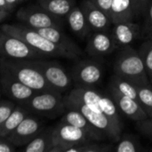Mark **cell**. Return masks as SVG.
Wrapping results in <instances>:
<instances>
[{"mask_svg": "<svg viewBox=\"0 0 152 152\" xmlns=\"http://www.w3.org/2000/svg\"><path fill=\"white\" fill-rule=\"evenodd\" d=\"M0 29L23 40L33 50L44 56L61 57L72 60L71 56L67 52L45 38L37 29L20 22L4 24L0 27Z\"/></svg>", "mask_w": 152, "mask_h": 152, "instance_id": "cell-1", "label": "cell"}, {"mask_svg": "<svg viewBox=\"0 0 152 152\" xmlns=\"http://www.w3.org/2000/svg\"><path fill=\"white\" fill-rule=\"evenodd\" d=\"M114 72L136 86L151 84L141 54L131 46H125L118 53L114 62Z\"/></svg>", "mask_w": 152, "mask_h": 152, "instance_id": "cell-2", "label": "cell"}, {"mask_svg": "<svg viewBox=\"0 0 152 152\" xmlns=\"http://www.w3.org/2000/svg\"><path fill=\"white\" fill-rule=\"evenodd\" d=\"M0 64L35 92L55 91L47 83L32 60H17L0 56Z\"/></svg>", "mask_w": 152, "mask_h": 152, "instance_id": "cell-3", "label": "cell"}, {"mask_svg": "<svg viewBox=\"0 0 152 152\" xmlns=\"http://www.w3.org/2000/svg\"><path fill=\"white\" fill-rule=\"evenodd\" d=\"M22 106L29 113L48 118H54L66 111L64 96L56 91L36 92Z\"/></svg>", "mask_w": 152, "mask_h": 152, "instance_id": "cell-4", "label": "cell"}, {"mask_svg": "<svg viewBox=\"0 0 152 152\" xmlns=\"http://www.w3.org/2000/svg\"><path fill=\"white\" fill-rule=\"evenodd\" d=\"M64 101L66 110H75L79 111L89 120V122H91L98 129L105 133V134L108 136V139L113 142H118L120 139L122 129L117 126L103 113L97 112L89 108L88 106L77 101L68 98L67 96H64Z\"/></svg>", "mask_w": 152, "mask_h": 152, "instance_id": "cell-5", "label": "cell"}, {"mask_svg": "<svg viewBox=\"0 0 152 152\" xmlns=\"http://www.w3.org/2000/svg\"><path fill=\"white\" fill-rule=\"evenodd\" d=\"M16 18L20 23L33 28H62V18L52 14L38 4L20 7L16 12Z\"/></svg>", "mask_w": 152, "mask_h": 152, "instance_id": "cell-6", "label": "cell"}, {"mask_svg": "<svg viewBox=\"0 0 152 152\" xmlns=\"http://www.w3.org/2000/svg\"><path fill=\"white\" fill-rule=\"evenodd\" d=\"M32 61L41 71L47 83L55 91L62 94L71 87L73 80L70 73H68L59 62L44 60L43 58L34 59Z\"/></svg>", "mask_w": 152, "mask_h": 152, "instance_id": "cell-7", "label": "cell"}, {"mask_svg": "<svg viewBox=\"0 0 152 152\" xmlns=\"http://www.w3.org/2000/svg\"><path fill=\"white\" fill-rule=\"evenodd\" d=\"M0 56L17 60H34L44 57L23 40L2 29H0Z\"/></svg>", "mask_w": 152, "mask_h": 152, "instance_id": "cell-8", "label": "cell"}, {"mask_svg": "<svg viewBox=\"0 0 152 152\" xmlns=\"http://www.w3.org/2000/svg\"><path fill=\"white\" fill-rule=\"evenodd\" d=\"M0 87L2 94L16 104H25L36 93L17 79L0 64Z\"/></svg>", "mask_w": 152, "mask_h": 152, "instance_id": "cell-9", "label": "cell"}, {"mask_svg": "<svg viewBox=\"0 0 152 152\" xmlns=\"http://www.w3.org/2000/svg\"><path fill=\"white\" fill-rule=\"evenodd\" d=\"M53 147L50 152H65L66 149L75 144L89 141L86 134L80 128L59 122L53 127Z\"/></svg>", "mask_w": 152, "mask_h": 152, "instance_id": "cell-10", "label": "cell"}, {"mask_svg": "<svg viewBox=\"0 0 152 152\" xmlns=\"http://www.w3.org/2000/svg\"><path fill=\"white\" fill-rule=\"evenodd\" d=\"M45 126L41 117L29 113L6 138L16 148H22L31 142Z\"/></svg>", "mask_w": 152, "mask_h": 152, "instance_id": "cell-11", "label": "cell"}, {"mask_svg": "<svg viewBox=\"0 0 152 152\" xmlns=\"http://www.w3.org/2000/svg\"><path fill=\"white\" fill-rule=\"evenodd\" d=\"M70 75L76 86L93 87L101 83L103 68L95 61H79L73 66Z\"/></svg>", "mask_w": 152, "mask_h": 152, "instance_id": "cell-12", "label": "cell"}, {"mask_svg": "<svg viewBox=\"0 0 152 152\" xmlns=\"http://www.w3.org/2000/svg\"><path fill=\"white\" fill-rule=\"evenodd\" d=\"M118 44L110 31H94L88 38L86 52L92 57L109 55L114 52Z\"/></svg>", "mask_w": 152, "mask_h": 152, "instance_id": "cell-13", "label": "cell"}, {"mask_svg": "<svg viewBox=\"0 0 152 152\" xmlns=\"http://www.w3.org/2000/svg\"><path fill=\"white\" fill-rule=\"evenodd\" d=\"M60 122L80 128L86 134L87 137L91 141L102 142L105 139H108V136L105 134V133L89 122V120L77 110H66V111L62 114Z\"/></svg>", "mask_w": 152, "mask_h": 152, "instance_id": "cell-14", "label": "cell"}, {"mask_svg": "<svg viewBox=\"0 0 152 152\" xmlns=\"http://www.w3.org/2000/svg\"><path fill=\"white\" fill-rule=\"evenodd\" d=\"M45 38L50 40L52 43L67 52L72 58V60H77L83 55V51L81 48L69 38L60 28H35Z\"/></svg>", "mask_w": 152, "mask_h": 152, "instance_id": "cell-15", "label": "cell"}, {"mask_svg": "<svg viewBox=\"0 0 152 152\" xmlns=\"http://www.w3.org/2000/svg\"><path fill=\"white\" fill-rule=\"evenodd\" d=\"M79 6L83 10L92 31H109L112 21L110 17L90 0L81 1Z\"/></svg>", "mask_w": 152, "mask_h": 152, "instance_id": "cell-16", "label": "cell"}, {"mask_svg": "<svg viewBox=\"0 0 152 152\" xmlns=\"http://www.w3.org/2000/svg\"><path fill=\"white\" fill-rule=\"evenodd\" d=\"M109 92L110 96L113 99L118 108L129 118L134 121H139L149 118L138 101L123 95L111 88H109Z\"/></svg>", "mask_w": 152, "mask_h": 152, "instance_id": "cell-17", "label": "cell"}, {"mask_svg": "<svg viewBox=\"0 0 152 152\" xmlns=\"http://www.w3.org/2000/svg\"><path fill=\"white\" fill-rule=\"evenodd\" d=\"M140 32L141 28L138 23L129 20L113 24L111 34L118 45L125 47L130 46L137 39Z\"/></svg>", "mask_w": 152, "mask_h": 152, "instance_id": "cell-18", "label": "cell"}, {"mask_svg": "<svg viewBox=\"0 0 152 152\" xmlns=\"http://www.w3.org/2000/svg\"><path fill=\"white\" fill-rule=\"evenodd\" d=\"M70 30L79 38L85 39L92 33V28L79 5H75L65 17Z\"/></svg>", "mask_w": 152, "mask_h": 152, "instance_id": "cell-19", "label": "cell"}, {"mask_svg": "<svg viewBox=\"0 0 152 152\" xmlns=\"http://www.w3.org/2000/svg\"><path fill=\"white\" fill-rule=\"evenodd\" d=\"M66 96L88 106L97 112L102 113L100 107V102L102 94L92 87L76 86V87H74Z\"/></svg>", "mask_w": 152, "mask_h": 152, "instance_id": "cell-20", "label": "cell"}, {"mask_svg": "<svg viewBox=\"0 0 152 152\" xmlns=\"http://www.w3.org/2000/svg\"><path fill=\"white\" fill-rule=\"evenodd\" d=\"M53 147V127L45 126L31 142L22 147V151L25 152H50Z\"/></svg>", "mask_w": 152, "mask_h": 152, "instance_id": "cell-21", "label": "cell"}, {"mask_svg": "<svg viewBox=\"0 0 152 152\" xmlns=\"http://www.w3.org/2000/svg\"><path fill=\"white\" fill-rule=\"evenodd\" d=\"M112 24L134 20L135 19L130 0H112L110 13Z\"/></svg>", "mask_w": 152, "mask_h": 152, "instance_id": "cell-22", "label": "cell"}, {"mask_svg": "<svg viewBox=\"0 0 152 152\" xmlns=\"http://www.w3.org/2000/svg\"><path fill=\"white\" fill-rule=\"evenodd\" d=\"M37 3L52 14L62 19L77 4L75 0H37Z\"/></svg>", "mask_w": 152, "mask_h": 152, "instance_id": "cell-23", "label": "cell"}, {"mask_svg": "<svg viewBox=\"0 0 152 152\" xmlns=\"http://www.w3.org/2000/svg\"><path fill=\"white\" fill-rule=\"evenodd\" d=\"M29 114L28 110L20 104H16L15 108L7 118L5 122L0 128V136L7 137Z\"/></svg>", "mask_w": 152, "mask_h": 152, "instance_id": "cell-24", "label": "cell"}, {"mask_svg": "<svg viewBox=\"0 0 152 152\" xmlns=\"http://www.w3.org/2000/svg\"><path fill=\"white\" fill-rule=\"evenodd\" d=\"M109 88L114 89L117 92L120 93L121 94L137 101V97H138L137 86L131 83L130 81H127L118 77L116 74L111 77L109 84Z\"/></svg>", "mask_w": 152, "mask_h": 152, "instance_id": "cell-25", "label": "cell"}, {"mask_svg": "<svg viewBox=\"0 0 152 152\" xmlns=\"http://www.w3.org/2000/svg\"><path fill=\"white\" fill-rule=\"evenodd\" d=\"M100 107L105 116H107L117 126L123 129V125L121 123L120 117L118 111V106L110 96L102 94L100 102Z\"/></svg>", "mask_w": 152, "mask_h": 152, "instance_id": "cell-26", "label": "cell"}, {"mask_svg": "<svg viewBox=\"0 0 152 152\" xmlns=\"http://www.w3.org/2000/svg\"><path fill=\"white\" fill-rule=\"evenodd\" d=\"M100 142L86 141L70 146L66 149L65 152H108L112 151V146L110 144H101Z\"/></svg>", "mask_w": 152, "mask_h": 152, "instance_id": "cell-27", "label": "cell"}, {"mask_svg": "<svg viewBox=\"0 0 152 152\" xmlns=\"http://www.w3.org/2000/svg\"><path fill=\"white\" fill-rule=\"evenodd\" d=\"M138 97L137 101L145 110L149 118H152V86H137Z\"/></svg>", "mask_w": 152, "mask_h": 152, "instance_id": "cell-28", "label": "cell"}, {"mask_svg": "<svg viewBox=\"0 0 152 152\" xmlns=\"http://www.w3.org/2000/svg\"><path fill=\"white\" fill-rule=\"evenodd\" d=\"M142 150L141 144L138 141L129 135L120 137L118 141V144L114 148L117 152H137Z\"/></svg>", "mask_w": 152, "mask_h": 152, "instance_id": "cell-29", "label": "cell"}, {"mask_svg": "<svg viewBox=\"0 0 152 152\" xmlns=\"http://www.w3.org/2000/svg\"><path fill=\"white\" fill-rule=\"evenodd\" d=\"M138 52L143 60L147 74L152 83V39L142 43Z\"/></svg>", "mask_w": 152, "mask_h": 152, "instance_id": "cell-30", "label": "cell"}, {"mask_svg": "<svg viewBox=\"0 0 152 152\" xmlns=\"http://www.w3.org/2000/svg\"><path fill=\"white\" fill-rule=\"evenodd\" d=\"M16 103L11 100H0V128L10 116Z\"/></svg>", "mask_w": 152, "mask_h": 152, "instance_id": "cell-31", "label": "cell"}, {"mask_svg": "<svg viewBox=\"0 0 152 152\" xmlns=\"http://www.w3.org/2000/svg\"><path fill=\"white\" fill-rule=\"evenodd\" d=\"M135 126L142 134L152 139V118L136 121Z\"/></svg>", "mask_w": 152, "mask_h": 152, "instance_id": "cell-32", "label": "cell"}, {"mask_svg": "<svg viewBox=\"0 0 152 152\" xmlns=\"http://www.w3.org/2000/svg\"><path fill=\"white\" fill-rule=\"evenodd\" d=\"M16 151V147L6 138L0 136V152H13Z\"/></svg>", "mask_w": 152, "mask_h": 152, "instance_id": "cell-33", "label": "cell"}, {"mask_svg": "<svg viewBox=\"0 0 152 152\" xmlns=\"http://www.w3.org/2000/svg\"><path fill=\"white\" fill-rule=\"evenodd\" d=\"M90 1H92L94 4H96L99 8L104 11L110 16L112 0H90Z\"/></svg>", "mask_w": 152, "mask_h": 152, "instance_id": "cell-34", "label": "cell"}, {"mask_svg": "<svg viewBox=\"0 0 152 152\" xmlns=\"http://www.w3.org/2000/svg\"><path fill=\"white\" fill-rule=\"evenodd\" d=\"M146 19H145V32L150 33L152 30V1H151L147 11L145 12Z\"/></svg>", "mask_w": 152, "mask_h": 152, "instance_id": "cell-35", "label": "cell"}, {"mask_svg": "<svg viewBox=\"0 0 152 152\" xmlns=\"http://www.w3.org/2000/svg\"><path fill=\"white\" fill-rule=\"evenodd\" d=\"M130 1H131V4H132V7H133L134 16H135V18H137L140 15H142V12H141V0H130Z\"/></svg>", "mask_w": 152, "mask_h": 152, "instance_id": "cell-36", "label": "cell"}, {"mask_svg": "<svg viewBox=\"0 0 152 152\" xmlns=\"http://www.w3.org/2000/svg\"><path fill=\"white\" fill-rule=\"evenodd\" d=\"M0 8L1 9H4L7 12H9L10 13L12 12V10H14V6L10 4L6 0H0Z\"/></svg>", "mask_w": 152, "mask_h": 152, "instance_id": "cell-37", "label": "cell"}, {"mask_svg": "<svg viewBox=\"0 0 152 152\" xmlns=\"http://www.w3.org/2000/svg\"><path fill=\"white\" fill-rule=\"evenodd\" d=\"M150 3H151V0H141V12H142V15L145 14Z\"/></svg>", "mask_w": 152, "mask_h": 152, "instance_id": "cell-38", "label": "cell"}, {"mask_svg": "<svg viewBox=\"0 0 152 152\" xmlns=\"http://www.w3.org/2000/svg\"><path fill=\"white\" fill-rule=\"evenodd\" d=\"M9 14H10L9 12H7V11H5L4 9H1L0 8V22L3 21L4 20H5L9 16Z\"/></svg>", "mask_w": 152, "mask_h": 152, "instance_id": "cell-39", "label": "cell"}, {"mask_svg": "<svg viewBox=\"0 0 152 152\" xmlns=\"http://www.w3.org/2000/svg\"><path fill=\"white\" fill-rule=\"evenodd\" d=\"M10 4L13 5L14 7H16V5H18L19 4H20V0H6Z\"/></svg>", "mask_w": 152, "mask_h": 152, "instance_id": "cell-40", "label": "cell"}, {"mask_svg": "<svg viewBox=\"0 0 152 152\" xmlns=\"http://www.w3.org/2000/svg\"><path fill=\"white\" fill-rule=\"evenodd\" d=\"M149 35H150V38H151V39H152V30L151 31V32H150V33H149Z\"/></svg>", "mask_w": 152, "mask_h": 152, "instance_id": "cell-41", "label": "cell"}, {"mask_svg": "<svg viewBox=\"0 0 152 152\" xmlns=\"http://www.w3.org/2000/svg\"><path fill=\"white\" fill-rule=\"evenodd\" d=\"M2 94V92H1V87H0V95Z\"/></svg>", "mask_w": 152, "mask_h": 152, "instance_id": "cell-42", "label": "cell"}, {"mask_svg": "<svg viewBox=\"0 0 152 152\" xmlns=\"http://www.w3.org/2000/svg\"><path fill=\"white\" fill-rule=\"evenodd\" d=\"M23 1H25V0H20V2H23Z\"/></svg>", "mask_w": 152, "mask_h": 152, "instance_id": "cell-43", "label": "cell"}]
</instances>
